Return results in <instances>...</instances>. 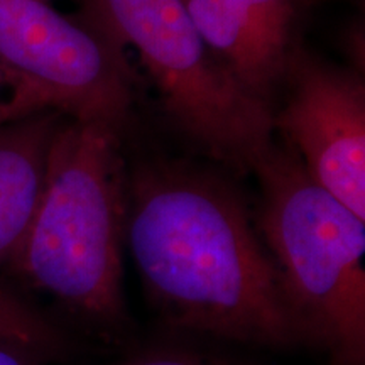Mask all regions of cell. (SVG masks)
<instances>
[{
  "mask_svg": "<svg viewBox=\"0 0 365 365\" xmlns=\"http://www.w3.org/2000/svg\"><path fill=\"white\" fill-rule=\"evenodd\" d=\"M124 239L178 325L271 346L303 335L244 200L222 178L171 163L137 168Z\"/></svg>",
  "mask_w": 365,
  "mask_h": 365,
  "instance_id": "obj_1",
  "label": "cell"
},
{
  "mask_svg": "<svg viewBox=\"0 0 365 365\" xmlns=\"http://www.w3.org/2000/svg\"><path fill=\"white\" fill-rule=\"evenodd\" d=\"M118 129L100 120H63L41 202L16 255L39 287L105 319L122 312L127 173Z\"/></svg>",
  "mask_w": 365,
  "mask_h": 365,
  "instance_id": "obj_2",
  "label": "cell"
},
{
  "mask_svg": "<svg viewBox=\"0 0 365 365\" xmlns=\"http://www.w3.org/2000/svg\"><path fill=\"white\" fill-rule=\"evenodd\" d=\"M257 228L303 333L341 365L365 355V222L314 182L291 148L264 154Z\"/></svg>",
  "mask_w": 365,
  "mask_h": 365,
  "instance_id": "obj_3",
  "label": "cell"
},
{
  "mask_svg": "<svg viewBox=\"0 0 365 365\" xmlns=\"http://www.w3.org/2000/svg\"><path fill=\"white\" fill-rule=\"evenodd\" d=\"M90 29L135 48L164 108L210 158L252 171L272 143V110L205 44L181 0H85Z\"/></svg>",
  "mask_w": 365,
  "mask_h": 365,
  "instance_id": "obj_4",
  "label": "cell"
},
{
  "mask_svg": "<svg viewBox=\"0 0 365 365\" xmlns=\"http://www.w3.org/2000/svg\"><path fill=\"white\" fill-rule=\"evenodd\" d=\"M0 70L14 120L56 110L122 127L132 90L122 51L44 0H0Z\"/></svg>",
  "mask_w": 365,
  "mask_h": 365,
  "instance_id": "obj_5",
  "label": "cell"
},
{
  "mask_svg": "<svg viewBox=\"0 0 365 365\" xmlns=\"http://www.w3.org/2000/svg\"><path fill=\"white\" fill-rule=\"evenodd\" d=\"M289 95L274 129L309 178L365 222V88L352 73L291 54Z\"/></svg>",
  "mask_w": 365,
  "mask_h": 365,
  "instance_id": "obj_6",
  "label": "cell"
},
{
  "mask_svg": "<svg viewBox=\"0 0 365 365\" xmlns=\"http://www.w3.org/2000/svg\"><path fill=\"white\" fill-rule=\"evenodd\" d=\"M63 120V113L43 110L0 125V259L16 257L33 223Z\"/></svg>",
  "mask_w": 365,
  "mask_h": 365,
  "instance_id": "obj_7",
  "label": "cell"
},
{
  "mask_svg": "<svg viewBox=\"0 0 365 365\" xmlns=\"http://www.w3.org/2000/svg\"><path fill=\"white\" fill-rule=\"evenodd\" d=\"M0 341L24 349H48L56 344V333L38 313L0 287Z\"/></svg>",
  "mask_w": 365,
  "mask_h": 365,
  "instance_id": "obj_8",
  "label": "cell"
},
{
  "mask_svg": "<svg viewBox=\"0 0 365 365\" xmlns=\"http://www.w3.org/2000/svg\"><path fill=\"white\" fill-rule=\"evenodd\" d=\"M237 2L245 4L257 11L266 12L276 19L294 24L296 17V4L294 0H237Z\"/></svg>",
  "mask_w": 365,
  "mask_h": 365,
  "instance_id": "obj_9",
  "label": "cell"
},
{
  "mask_svg": "<svg viewBox=\"0 0 365 365\" xmlns=\"http://www.w3.org/2000/svg\"><path fill=\"white\" fill-rule=\"evenodd\" d=\"M4 85H7L9 88H11V85H9V80H7L6 73L0 70V88H2ZM7 122H12L11 112H9V102H0V125L7 124Z\"/></svg>",
  "mask_w": 365,
  "mask_h": 365,
  "instance_id": "obj_10",
  "label": "cell"
},
{
  "mask_svg": "<svg viewBox=\"0 0 365 365\" xmlns=\"http://www.w3.org/2000/svg\"><path fill=\"white\" fill-rule=\"evenodd\" d=\"M135 365H200V364H193L188 362V360H182V359H150V360H144V362H139Z\"/></svg>",
  "mask_w": 365,
  "mask_h": 365,
  "instance_id": "obj_11",
  "label": "cell"
}]
</instances>
